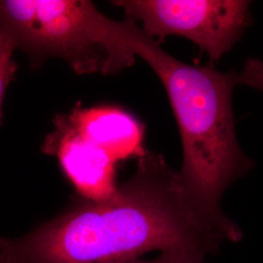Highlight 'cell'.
Here are the masks:
<instances>
[{"label":"cell","mask_w":263,"mask_h":263,"mask_svg":"<svg viewBox=\"0 0 263 263\" xmlns=\"http://www.w3.org/2000/svg\"><path fill=\"white\" fill-rule=\"evenodd\" d=\"M119 40L158 76L179 125L183 161L180 178L208 207L221 209L226 188L253 167L236 137L232 94L237 85L262 87V65L249 60L239 72L222 73L213 65H188L166 53L137 22L116 23Z\"/></svg>","instance_id":"7a4b0ae2"},{"label":"cell","mask_w":263,"mask_h":263,"mask_svg":"<svg viewBox=\"0 0 263 263\" xmlns=\"http://www.w3.org/2000/svg\"><path fill=\"white\" fill-rule=\"evenodd\" d=\"M123 263H205V257L188 252L168 251L160 253L158 256L151 259L141 257Z\"/></svg>","instance_id":"ba28073f"},{"label":"cell","mask_w":263,"mask_h":263,"mask_svg":"<svg viewBox=\"0 0 263 263\" xmlns=\"http://www.w3.org/2000/svg\"><path fill=\"white\" fill-rule=\"evenodd\" d=\"M16 48L9 38L0 33V127L3 123V101L10 84L16 80L19 65L14 61L13 54Z\"/></svg>","instance_id":"52a82bcc"},{"label":"cell","mask_w":263,"mask_h":263,"mask_svg":"<svg viewBox=\"0 0 263 263\" xmlns=\"http://www.w3.org/2000/svg\"><path fill=\"white\" fill-rule=\"evenodd\" d=\"M55 129L42 143L43 153L55 156L66 179L76 189L77 197L92 202L112 198L117 163L102 148L81 137L67 122L65 113L57 114Z\"/></svg>","instance_id":"5b68a950"},{"label":"cell","mask_w":263,"mask_h":263,"mask_svg":"<svg viewBox=\"0 0 263 263\" xmlns=\"http://www.w3.org/2000/svg\"><path fill=\"white\" fill-rule=\"evenodd\" d=\"M115 22L88 0H0V33L27 54L32 69L53 57L80 76L133 66Z\"/></svg>","instance_id":"3957f363"},{"label":"cell","mask_w":263,"mask_h":263,"mask_svg":"<svg viewBox=\"0 0 263 263\" xmlns=\"http://www.w3.org/2000/svg\"><path fill=\"white\" fill-rule=\"evenodd\" d=\"M65 114L76 133L105 151L116 163L140 158L145 152L143 125L118 106L85 107L79 103Z\"/></svg>","instance_id":"8992f818"},{"label":"cell","mask_w":263,"mask_h":263,"mask_svg":"<svg viewBox=\"0 0 263 263\" xmlns=\"http://www.w3.org/2000/svg\"><path fill=\"white\" fill-rule=\"evenodd\" d=\"M127 18L141 21V29L161 44L170 35L187 38L218 62L251 23L244 0H116Z\"/></svg>","instance_id":"277c9868"},{"label":"cell","mask_w":263,"mask_h":263,"mask_svg":"<svg viewBox=\"0 0 263 263\" xmlns=\"http://www.w3.org/2000/svg\"><path fill=\"white\" fill-rule=\"evenodd\" d=\"M242 237L221 210L191 193L162 154L145 151L112 198H76L28 234L0 238V254L4 263H123L155 251L206 257Z\"/></svg>","instance_id":"6da1fadb"}]
</instances>
